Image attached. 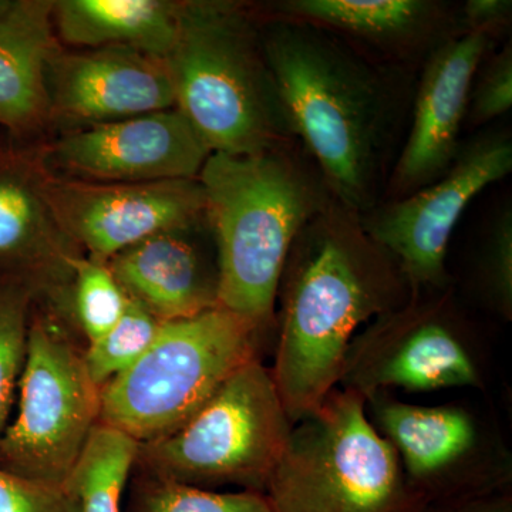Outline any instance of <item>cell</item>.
<instances>
[{
    "mask_svg": "<svg viewBox=\"0 0 512 512\" xmlns=\"http://www.w3.org/2000/svg\"><path fill=\"white\" fill-rule=\"evenodd\" d=\"M33 298L18 286L0 285V440L12 420L28 353Z\"/></svg>",
    "mask_w": 512,
    "mask_h": 512,
    "instance_id": "obj_25",
    "label": "cell"
},
{
    "mask_svg": "<svg viewBox=\"0 0 512 512\" xmlns=\"http://www.w3.org/2000/svg\"><path fill=\"white\" fill-rule=\"evenodd\" d=\"M384 439L402 456L414 481H427L466 454L476 440L470 416L453 407H420L396 400H373Z\"/></svg>",
    "mask_w": 512,
    "mask_h": 512,
    "instance_id": "obj_20",
    "label": "cell"
},
{
    "mask_svg": "<svg viewBox=\"0 0 512 512\" xmlns=\"http://www.w3.org/2000/svg\"><path fill=\"white\" fill-rule=\"evenodd\" d=\"M511 171L510 131H483L461 144L436 181L359 215L367 234L399 266L412 296L446 285L447 249L461 215L480 192Z\"/></svg>",
    "mask_w": 512,
    "mask_h": 512,
    "instance_id": "obj_9",
    "label": "cell"
},
{
    "mask_svg": "<svg viewBox=\"0 0 512 512\" xmlns=\"http://www.w3.org/2000/svg\"><path fill=\"white\" fill-rule=\"evenodd\" d=\"M293 424L266 500L274 512H424L404 480L399 454L366 414V397L346 387Z\"/></svg>",
    "mask_w": 512,
    "mask_h": 512,
    "instance_id": "obj_5",
    "label": "cell"
},
{
    "mask_svg": "<svg viewBox=\"0 0 512 512\" xmlns=\"http://www.w3.org/2000/svg\"><path fill=\"white\" fill-rule=\"evenodd\" d=\"M50 117L96 124L173 109V84L163 59L124 46L57 49L47 63Z\"/></svg>",
    "mask_w": 512,
    "mask_h": 512,
    "instance_id": "obj_16",
    "label": "cell"
},
{
    "mask_svg": "<svg viewBox=\"0 0 512 512\" xmlns=\"http://www.w3.org/2000/svg\"><path fill=\"white\" fill-rule=\"evenodd\" d=\"M76 323L33 305L16 414L0 440V468L39 483L66 485L100 423L101 387L84 362Z\"/></svg>",
    "mask_w": 512,
    "mask_h": 512,
    "instance_id": "obj_8",
    "label": "cell"
},
{
    "mask_svg": "<svg viewBox=\"0 0 512 512\" xmlns=\"http://www.w3.org/2000/svg\"><path fill=\"white\" fill-rule=\"evenodd\" d=\"M164 63L175 109L211 153L252 156L299 143L252 6L183 0L174 45Z\"/></svg>",
    "mask_w": 512,
    "mask_h": 512,
    "instance_id": "obj_4",
    "label": "cell"
},
{
    "mask_svg": "<svg viewBox=\"0 0 512 512\" xmlns=\"http://www.w3.org/2000/svg\"><path fill=\"white\" fill-rule=\"evenodd\" d=\"M292 427L271 370L255 359L180 430L138 444L133 471L204 490L235 485L265 494Z\"/></svg>",
    "mask_w": 512,
    "mask_h": 512,
    "instance_id": "obj_7",
    "label": "cell"
},
{
    "mask_svg": "<svg viewBox=\"0 0 512 512\" xmlns=\"http://www.w3.org/2000/svg\"><path fill=\"white\" fill-rule=\"evenodd\" d=\"M163 323L143 306L130 301L119 322L101 338L86 345L84 362L93 382L104 384L130 369L157 339Z\"/></svg>",
    "mask_w": 512,
    "mask_h": 512,
    "instance_id": "obj_23",
    "label": "cell"
},
{
    "mask_svg": "<svg viewBox=\"0 0 512 512\" xmlns=\"http://www.w3.org/2000/svg\"><path fill=\"white\" fill-rule=\"evenodd\" d=\"M256 18L299 144L332 197L366 214L382 201L393 146L409 120V72L313 26Z\"/></svg>",
    "mask_w": 512,
    "mask_h": 512,
    "instance_id": "obj_1",
    "label": "cell"
},
{
    "mask_svg": "<svg viewBox=\"0 0 512 512\" xmlns=\"http://www.w3.org/2000/svg\"><path fill=\"white\" fill-rule=\"evenodd\" d=\"M412 298L392 256L356 212L332 201L293 242L276 302L272 377L292 424L318 412L342 382L357 330Z\"/></svg>",
    "mask_w": 512,
    "mask_h": 512,
    "instance_id": "obj_2",
    "label": "cell"
},
{
    "mask_svg": "<svg viewBox=\"0 0 512 512\" xmlns=\"http://www.w3.org/2000/svg\"><path fill=\"white\" fill-rule=\"evenodd\" d=\"M217 245L220 306L264 332L293 242L333 200L299 143L252 156L212 153L198 175Z\"/></svg>",
    "mask_w": 512,
    "mask_h": 512,
    "instance_id": "obj_3",
    "label": "cell"
},
{
    "mask_svg": "<svg viewBox=\"0 0 512 512\" xmlns=\"http://www.w3.org/2000/svg\"><path fill=\"white\" fill-rule=\"evenodd\" d=\"M261 332L218 308L163 323L151 348L101 389L100 424L138 444L164 439L195 416L222 384L258 359Z\"/></svg>",
    "mask_w": 512,
    "mask_h": 512,
    "instance_id": "obj_6",
    "label": "cell"
},
{
    "mask_svg": "<svg viewBox=\"0 0 512 512\" xmlns=\"http://www.w3.org/2000/svg\"><path fill=\"white\" fill-rule=\"evenodd\" d=\"M43 192L64 232L84 255L101 262L158 232L207 220L198 178L94 183L45 168Z\"/></svg>",
    "mask_w": 512,
    "mask_h": 512,
    "instance_id": "obj_10",
    "label": "cell"
},
{
    "mask_svg": "<svg viewBox=\"0 0 512 512\" xmlns=\"http://www.w3.org/2000/svg\"><path fill=\"white\" fill-rule=\"evenodd\" d=\"M137 448L131 437L97 424L67 481L79 498L80 512H123Z\"/></svg>",
    "mask_w": 512,
    "mask_h": 512,
    "instance_id": "obj_21",
    "label": "cell"
},
{
    "mask_svg": "<svg viewBox=\"0 0 512 512\" xmlns=\"http://www.w3.org/2000/svg\"><path fill=\"white\" fill-rule=\"evenodd\" d=\"M126 293L106 262L83 255L74 264L72 315L86 345L109 332L126 312Z\"/></svg>",
    "mask_w": 512,
    "mask_h": 512,
    "instance_id": "obj_24",
    "label": "cell"
},
{
    "mask_svg": "<svg viewBox=\"0 0 512 512\" xmlns=\"http://www.w3.org/2000/svg\"><path fill=\"white\" fill-rule=\"evenodd\" d=\"M424 512H512V510L511 503L507 498L495 497L450 501L436 510L429 505Z\"/></svg>",
    "mask_w": 512,
    "mask_h": 512,
    "instance_id": "obj_30",
    "label": "cell"
},
{
    "mask_svg": "<svg viewBox=\"0 0 512 512\" xmlns=\"http://www.w3.org/2000/svg\"><path fill=\"white\" fill-rule=\"evenodd\" d=\"M511 106L512 45L508 40L478 67L468 96L466 121L470 126L483 127L510 111Z\"/></svg>",
    "mask_w": 512,
    "mask_h": 512,
    "instance_id": "obj_26",
    "label": "cell"
},
{
    "mask_svg": "<svg viewBox=\"0 0 512 512\" xmlns=\"http://www.w3.org/2000/svg\"><path fill=\"white\" fill-rule=\"evenodd\" d=\"M494 45L495 40L483 33H460L434 50L420 67L406 137L382 201L409 197L446 173L463 144L461 127L471 84Z\"/></svg>",
    "mask_w": 512,
    "mask_h": 512,
    "instance_id": "obj_13",
    "label": "cell"
},
{
    "mask_svg": "<svg viewBox=\"0 0 512 512\" xmlns=\"http://www.w3.org/2000/svg\"><path fill=\"white\" fill-rule=\"evenodd\" d=\"M177 0H57L56 36L76 49L124 46L163 59L177 35Z\"/></svg>",
    "mask_w": 512,
    "mask_h": 512,
    "instance_id": "obj_19",
    "label": "cell"
},
{
    "mask_svg": "<svg viewBox=\"0 0 512 512\" xmlns=\"http://www.w3.org/2000/svg\"><path fill=\"white\" fill-rule=\"evenodd\" d=\"M0 512H80L69 485L39 483L0 468Z\"/></svg>",
    "mask_w": 512,
    "mask_h": 512,
    "instance_id": "obj_28",
    "label": "cell"
},
{
    "mask_svg": "<svg viewBox=\"0 0 512 512\" xmlns=\"http://www.w3.org/2000/svg\"><path fill=\"white\" fill-rule=\"evenodd\" d=\"M57 49L52 0H0V128L13 140L49 120L46 70Z\"/></svg>",
    "mask_w": 512,
    "mask_h": 512,
    "instance_id": "obj_18",
    "label": "cell"
},
{
    "mask_svg": "<svg viewBox=\"0 0 512 512\" xmlns=\"http://www.w3.org/2000/svg\"><path fill=\"white\" fill-rule=\"evenodd\" d=\"M259 18L303 23L363 55L410 72L460 35L457 8L437 0H279L252 6Z\"/></svg>",
    "mask_w": 512,
    "mask_h": 512,
    "instance_id": "obj_15",
    "label": "cell"
},
{
    "mask_svg": "<svg viewBox=\"0 0 512 512\" xmlns=\"http://www.w3.org/2000/svg\"><path fill=\"white\" fill-rule=\"evenodd\" d=\"M37 153L49 173L94 183L197 180L212 154L175 107L89 126Z\"/></svg>",
    "mask_w": 512,
    "mask_h": 512,
    "instance_id": "obj_11",
    "label": "cell"
},
{
    "mask_svg": "<svg viewBox=\"0 0 512 512\" xmlns=\"http://www.w3.org/2000/svg\"><path fill=\"white\" fill-rule=\"evenodd\" d=\"M123 512H274L265 494L204 490L131 473Z\"/></svg>",
    "mask_w": 512,
    "mask_h": 512,
    "instance_id": "obj_22",
    "label": "cell"
},
{
    "mask_svg": "<svg viewBox=\"0 0 512 512\" xmlns=\"http://www.w3.org/2000/svg\"><path fill=\"white\" fill-rule=\"evenodd\" d=\"M511 0H468L457 6L458 33H483L498 40L510 29Z\"/></svg>",
    "mask_w": 512,
    "mask_h": 512,
    "instance_id": "obj_29",
    "label": "cell"
},
{
    "mask_svg": "<svg viewBox=\"0 0 512 512\" xmlns=\"http://www.w3.org/2000/svg\"><path fill=\"white\" fill-rule=\"evenodd\" d=\"M352 346L363 348L346 363L342 382L363 396L383 387L413 392L474 386L478 373L443 306L420 302L417 295L402 308L373 320Z\"/></svg>",
    "mask_w": 512,
    "mask_h": 512,
    "instance_id": "obj_14",
    "label": "cell"
},
{
    "mask_svg": "<svg viewBox=\"0 0 512 512\" xmlns=\"http://www.w3.org/2000/svg\"><path fill=\"white\" fill-rule=\"evenodd\" d=\"M480 278L491 303L511 315L512 306V208L503 205L488 227L481 251Z\"/></svg>",
    "mask_w": 512,
    "mask_h": 512,
    "instance_id": "obj_27",
    "label": "cell"
},
{
    "mask_svg": "<svg viewBox=\"0 0 512 512\" xmlns=\"http://www.w3.org/2000/svg\"><path fill=\"white\" fill-rule=\"evenodd\" d=\"M106 264L127 298L161 323L220 306V264L207 220L151 235Z\"/></svg>",
    "mask_w": 512,
    "mask_h": 512,
    "instance_id": "obj_17",
    "label": "cell"
},
{
    "mask_svg": "<svg viewBox=\"0 0 512 512\" xmlns=\"http://www.w3.org/2000/svg\"><path fill=\"white\" fill-rule=\"evenodd\" d=\"M37 150L0 146V285L73 320L74 264L84 252L60 227L43 192Z\"/></svg>",
    "mask_w": 512,
    "mask_h": 512,
    "instance_id": "obj_12",
    "label": "cell"
}]
</instances>
